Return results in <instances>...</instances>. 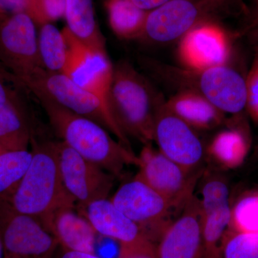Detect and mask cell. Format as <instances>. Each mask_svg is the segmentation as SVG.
<instances>
[{"label":"cell","instance_id":"obj_31","mask_svg":"<svg viewBox=\"0 0 258 258\" xmlns=\"http://www.w3.org/2000/svg\"><path fill=\"white\" fill-rule=\"evenodd\" d=\"M118 258H159L157 245L151 241H147L132 248L120 250Z\"/></svg>","mask_w":258,"mask_h":258},{"label":"cell","instance_id":"obj_6","mask_svg":"<svg viewBox=\"0 0 258 258\" xmlns=\"http://www.w3.org/2000/svg\"><path fill=\"white\" fill-rule=\"evenodd\" d=\"M230 0H171L149 12L139 40L165 45L178 42L199 25L217 23L229 13Z\"/></svg>","mask_w":258,"mask_h":258},{"label":"cell","instance_id":"obj_33","mask_svg":"<svg viewBox=\"0 0 258 258\" xmlns=\"http://www.w3.org/2000/svg\"><path fill=\"white\" fill-rule=\"evenodd\" d=\"M52 258H101L94 253L69 250L60 247Z\"/></svg>","mask_w":258,"mask_h":258},{"label":"cell","instance_id":"obj_36","mask_svg":"<svg viewBox=\"0 0 258 258\" xmlns=\"http://www.w3.org/2000/svg\"><path fill=\"white\" fill-rule=\"evenodd\" d=\"M242 34H246L251 42L258 48V25L253 27V28L246 30Z\"/></svg>","mask_w":258,"mask_h":258},{"label":"cell","instance_id":"obj_25","mask_svg":"<svg viewBox=\"0 0 258 258\" xmlns=\"http://www.w3.org/2000/svg\"><path fill=\"white\" fill-rule=\"evenodd\" d=\"M32 152L5 151L0 154V201L8 200L28 170Z\"/></svg>","mask_w":258,"mask_h":258},{"label":"cell","instance_id":"obj_28","mask_svg":"<svg viewBox=\"0 0 258 258\" xmlns=\"http://www.w3.org/2000/svg\"><path fill=\"white\" fill-rule=\"evenodd\" d=\"M221 258H258V232L227 230L222 242Z\"/></svg>","mask_w":258,"mask_h":258},{"label":"cell","instance_id":"obj_29","mask_svg":"<svg viewBox=\"0 0 258 258\" xmlns=\"http://www.w3.org/2000/svg\"><path fill=\"white\" fill-rule=\"evenodd\" d=\"M66 0H30L28 15L37 26L64 18Z\"/></svg>","mask_w":258,"mask_h":258},{"label":"cell","instance_id":"obj_38","mask_svg":"<svg viewBox=\"0 0 258 258\" xmlns=\"http://www.w3.org/2000/svg\"><path fill=\"white\" fill-rule=\"evenodd\" d=\"M258 25V13L254 14L253 18H252V20H251L250 23L249 24L248 26L247 27L243 32H245L246 30H249V29L253 28V27L256 26V25Z\"/></svg>","mask_w":258,"mask_h":258},{"label":"cell","instance_id":"obj_41","mask_svg":"<svg viewBox=\"0 0 258 258\" xmlns=\"http://www.w3.org/2000/svg\"><path fill=\"white\" fill-rule=\"evenodd\" d=\"M254 2L255 4V12H254V14H255L258 13V0H254Z\"/></svg>","mask_w":258,"mask_h":258},{"label":"cell","instance_id":"obj_40","mask_svg":"<svg viewBox=\"0 0 258 258\" xmlns=\"http://www.w3.org/2000/svg\"><path fill=\"white\" fill-rule=\"evenodd\" d=\"M253 158L254 160L258 161V144H257V146H256L255 148H254Z\"/></svg>","mask_w":258,"mask_h":258},{"label":"cell","instance_id":"obj_17","mask_svg":"<svg viewBox=\"0 0 258 258\" xmlns=\"http://www.w3.org/2000/svg\"><path fill=\"white\" fill-rule=\"evenodd\" d=\"M75 206L64 207L54 212L45 225L62 248L94 253L97 232Z\"/></svg>","mask_w":258,"mask_h":258},{"label":"cell","instance_id":"obj_21","mask_svg":"<svg viewBox=\"0 0 258 258\" xmlns=\"http://www.w3.org/2000/svg\"><path fill=\"white\" fill-rule=\"evenodd\" d=\"M32 132L17 93L0 108V146L6 151L28 150Z\"/></svg>","mask_w":258,"mask_h":258},{"label":"cell","instance_id":"obj_37","mask_svg":"<svg viewBox=\"0 0 258 258\" xmlns=\"http://www.w3.org/2000/svg\"><path fill=\"white\" fill-rule=\"evenodd\" d=\"M0 75L4 76V77L6 78L8 81H10V83H14V84H16V80H15L14 76H13L10 73L8 72L6 69L0 64Z\"/></svg>","mask_w":258,"mask_h":258},{"label":"cell","instance_id":"obj_18","mask_svg":"<svg viewBox=\"0 0 258 258\" xmlns=\"http://www.w3.org/2000/svg\"><path fill=\"white\" fill-rule=\"evenodd\" d=\"M165 106L195 130H212L225 123V113L197 93L178 91L166 100Z\"/></svg>","mask_w":258,"mask_h":258},{"label":"cell","instance_id":"obj_27","mask_svg":"<svg viewBox=\"0 0 258 258\" xmlns=\"http://www.w3.org/2000/svg\"><path fill=\"white\" fill-rule=\"evenodd\" d=\"M208 172L202 188L203 198L200 200L203 215L230 205V188L225 177L212 171Z\"/></svg>","mask_w":258,"mask_h":258},{"label":"cell","instance_id":"obj_44","mask_svg":"<svg viewBox=\"0 0 258 258\" xmlns=\"http://www.w3.org/2000/svg\"><path fill=\"white\" fill-rule=\"evenodd\" d=\"M254 120H255V121L258 122V114H257V116H256V118H254Z\"/></svg>","mask_w":258,"mask_h":258},{"label":"cell","instance_id":"obj_26","mask_svg":"<svg viewBox=\"0 0 258 258\" xmlns=\"http://www.w3.org/2000/svg\"><path fill=\"white\" fill-rule=\"evenodd\" d=\"M228 230L258 232V185L241 193L231 205Z\"/></svg>","mask_w":258,"mask_h":258},{"label":"cell","instance_id":"obj_11","mask_svg":"<svg viewBox=\"0 0 258 258\" xmlns=\"http://www.w3.org/2000/svg\"><path fill=\"white\" fill-rule=\"evenodd\" d=\"M154 142L165 157L191 173L203 171L206 149L196 130L169 111L165 102L156 114Z\"/></svg>","mask_w":258,"mask_h":258},{"label":"cell","instance_id":"obj_23","mask_svg":"<svg viewBox=\"0 0 258 258\" xmlns=\"http://www.w3.org/2000/svg\"><path fill=\"white\" fill-rule=\"evenodd\" d=\"M201 241L197 258H221L222 244L231 220V204L203 215Z\"/></svg>","mask_w":258,"mask_h":258},{"label":"cell","instance_id":"obj_39","mask_svg":"<svg viewBox=\"0 0 258 258\" xmlns=\"http://www.w3.org/2000/svg\"><path fill=\"white\" fill-rule=\"evenodd\" d=\"M0 258H5L4 245H3V239H2L1 232H0Z\"/></svg>","mask_w":258,"mask_h":258},{"label":"cell","instance_id":"obj_13","mask_svg":"<svg viewBox=\"0 0 258 258\" xmlns=\"http://www.w3.org/2000/svg\"><path fill=\"white\" fill-rule=\"evenodd\" d=\"M62 32L68 48L67 61L62 74L98 97L109 108L108 95L113 66L108 54L91 50L78 40L67 27Z\"/></svg>","mask_w":258,"mask_h":258},{"label":"cell","instance_id":"obj_15","mask_svg":"<svg viewBox=\"0 0 258 258\" xmlns=\"http://www.w3.org/2000/svg\"><path fill=\"white\" fill-rule=\"evenodd\" d=\"M202 218L200 200L191 195L163 232L158 242V257H198Z\"/></svg>","mask_w":258,"mask_h":258},{"label":"cell","instance_id":"obj_22","mask_svg":"<svg viewBox=\"0 0 258 258\" xmlns=\"http://www.w3.org/2000/svg\"><path fill=\"white\" fill-rule=\"evenodd\" d=\"M108 21L116 36L124 40H139L143 33L148 13L132 0H105Z\"/></svg>","mask_w":258,"mask_h":258},{"label":"cell","instance_id":"obj_43","mask_svg":"<svg viewBox=\"0 0 258 258\" xmlns=\"http://www.w3.org/2000/svg\"><path fill=\"white\" fill-rule=\"evenodd\" d=\"M5 151L6 150H5V149H3V148L1 146H0V154H1V153L5 152Z\"/></svg>","mask_w":258,"mask_h":258},{"label":"cell","instance_id":"obj_2","mask_svg":"<svg viewBox=\"0 0 258 258\" xmlns=\"http://www.w3.org/2000/svg\"><path fill=\"white\" fill-rule=\"evenodd\" d=\"M139 63L154 79L178 91H189L208 99L225 114H240L246 108L245 79L227 64L208 69L176 66L152 57Z\"/></svg>","mask_w":258,"mask_h":258},{"label":"cell","instance_id":"obj_12","mask_svg":"<svg viewBox=\"0 0 258 258\" xmlns=\"http://www.w3.org/2000/svg\"><path fill=\"white\" fill-rule=\"evenodd\" d=\"M139 157L137 177L167 199L177 210L193 195L197 179L201 172L186 171L165 157L151 144H146Z\"/></svg>","mask_w":258,"mask_h":258},{"label":"cell","instance_id":"obj_4","mask_svg":"<svg viewBox=\"0 0 258 258\" xmlns=\"http://www.w3.org/2000/svg\"><path fill=\"white\" fill-rule=\"evenodd\" d=\"M32 153L28 170L6 201L15 212L35 217L45 227L54 212L76 202L62 183L55 142H35Z\"/></svg>","mask_w":258,"mask_h":258},{"label":"cell","instance_id":"obj_8","mask_svg":"<svg viewBox=\"0 0 258 258\" xmlns=\"http://www.w3.org/2000/svg\"><path fill=\"white\" fill-rule=\"evenodd\" d=\"M0 64L19 81L43 68L36 24L26 13L0 15Z\"/></svg>","mask_w":258,"mask_h":258},{"label":"cell","instance_id":"obj_24","mask_svg":"<svg viewBox=\"0 0 258 258\" xmlns=\"http://www.w3.org/2000/svg\"><path fill=\"white\" fill-rule=\"evenodd\" d=\"M40 27L38 49L44 69L62 74L68 56L63 34L52 23L44 24Z\"/></svg>","mask_w":258,"mask_h":258},{"label":"cell","instance_id":"obj_3","mask_svg":"<svg viewBox=\"0 0 258 258\" xmlns=\"http://www.w3.org/2000/svg\"><path fill=\"white\" fill-rule=\"evenodd\" d=\"M165 98L133 64L120 60L113 66L108 106L123 132L144 144L154 142L156 114Z\"/></svg>","mask_w":258,"mask_h":258},{"label":"cell","instance_id":"obj_5","mask_svg":"<svg viewBox=\"0 0 258 258\" xmlns=\"http://www.w3.org/2000/svg\"><path fill=\"white\" fill-rule=\"evenodd\" d=\"M18 83L32 94L43 95L70 111L96 122L114 136L122 145L133 151L128 136L118 124L109 108L98 97L66 75L38 68Z\"/></svg>","mask_w":258,"mask_h":258},{"label":"cell","instance_id":"obj_42","mask_svg":"<svg viewBox=\"0 0 258 258\" xmlns=\"http://www.w3.org/2000/svg\"><path fill=\"white\" fill-rule=\"evenodd\" d=\"M5 13H8V12L5 11V10L0 6V15L4 14Z\"/></svg>","mask_w":258,"mask_h":258},{"label":"cell","instance_id":"obj_30","mask_svg":"<svg viewBox=\"0 0 258 258\" xmlns=\"http://www.w3.org/2000/svg\"><path fill=\"white\" fill-rule=\"evenodd\" d=\"M247 104L246 108L254 120L258 114V53L254 57L245 79Z\"/></svg>","mask_w":258,"mask_h":258},{"label":"cell","instance_id":"obj_19","mask_svg":"<svg viewBox=\"0 0 258 258\" xmlns=\"http://www.w3.org/2000/svg\"><path fill=\"white\" fill-rule=\"evenodd\" d=\"M240 123L218 132L206 149V156L222 169H234L242 165L250 149V137Z\"/></svg>","mask_w":258,"mask_h":258},{"label":"cell","instance_id":"obj_7","mask_svg":"<svg viewBox=\"0 0 258 258\" xmlns=\"http://www.w3.org/2000/svg\"><path fill=\"white\" fill-rule=\"evenodd\" d=\"M111 201L154 243L172 221L174 212L179 210L138 177L120 186Z\"/></svg>","mask_w":258,"mask_h":258},{"label":"cell","instance_id":"obj_9","mask_svg":"<svg viewBox=\"0 0 258 258\" xmlns=\"http://www.w3.org/2000/svg\"><path fill=\"white\" fill-rule=\"evenodd\" d=\"M0 232L5 258H52L60 247L41 222L15 212L6 200L0 201Z\"/></svg>","mask_w":258,"mask_h":258},{"label":"cell","instance_id":"obj_16","mask_svg":"<svg viewBox=\"0 0 258 258\" xmlns=\"http://www.w3.org/2000/svg\"><path fill=\"white\" fill-rule=\"evenodd\" d=\"M80 210L98 235L119 242L120 249L132 248L149 240L138 226L120 211L111 200H96Z\"/></svg>","mask_w":258,"mask_h":258},{"label":"cell","instance_id":"obj_10","mask_svg":"<svg viewBox=\"0 0 258 258\" xmlns=\"http://www.w3.org/2000/svg\"><path fill=\"white\" fill-rule=\"evenodd\" d=\"M55 144L62 183L80 209L107 199L115 176L83 158L64 142Z\"/></svg>","mask_w":258,"mask_h":258},{"label":"cell","instance_id":"obj_34","mask_svg":"<svg viewBox=\"0 0 258 258\" xmlns=\"http://www.w3.org/2000/svg\"><path fill=\"white\" fill-rule=\"evenodd\" d=\"M7 83L10 82L4 76L0 75V108L4 106L16 93L7 86Z\"/></svg>","mask_w":258,"mask_h":258},{"label":"cell","instance_id":"obj_35","mask_svg":"<svg viewBox=\"0 0 258 258\" xmlns=\"http://www.w3.org/2000/svg\"><path fill=\"white\" fill-rule=\"evenodd\" d=\"M134 4L147 12L157 9L171 0H132Z\"/></svg>","mask_w":258,"mask_h":258},{"label":"cell","instance_id":"obj_32","mask_svg":"<svg viewBox=\"0 0 258 258\" xmlns=\"http://www.w3.org/2000/svg\"><path fill=\"white\" fill-rule=\"evenodd\" d=\"M30 0H0V6L8 13L28 15Z\"/></svg>","mask_w":258,"mask_h":258},{"label":"cell","instance_id":"obj_14","mask_svg":"<svg viewBox=\"0 0 258 258\" xmlns=\"http://www.w3.org/2000/svg\"><path fill=\"white\" fill-rule=\"evenodd\" d=\"M230 42L220 24L208 23L190 30L178 41L177 56L181 66L208 69L227 64Z\"/></svg>","mask_w":258,"mask_h":258},{"label":"cell","instance_id":"obj_20","mask_svg":"<svg viewBox=\"0 0 258 258\" xmlns=\"http://www.w3.org/2000/svg\"><path fill=\"white\" fill-rule=\"evenodd\" d=\"M67 28L78 40L91 48L107 54L106 40L98 27L93 0H66Z\"/></svg>","mask_w":258,"mask_h":258},{"label":"cell","instance_id":"obj_1","mask_svg":"<svg viewBox=\"0 0 258 258\" xmlns=\"http://www.w3.org/2000/svg\"><path fill=\"white\" fill-rule=\"evenodd\" d=\"M33 95L62 142L83 158L115 177L121 175L125 166H139L138 156L111 137L101 125L70 111L43 95Z\"/></svg>","mask_w":258,"mask_h":258}]
</instances>
